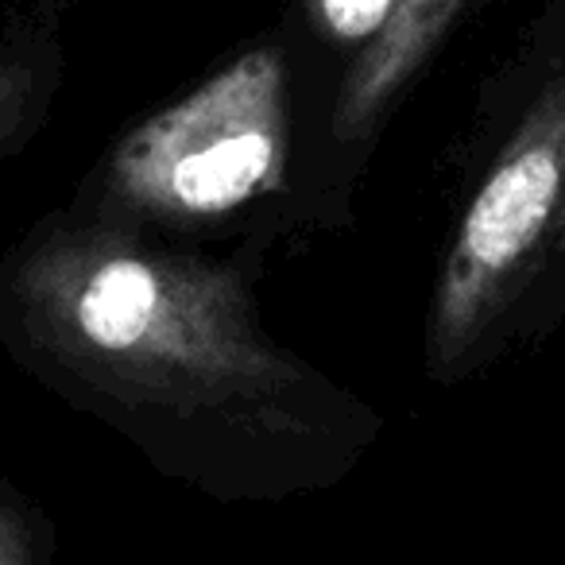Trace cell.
Instances as JSON below:
<instances>
[{
    "label": "cell",
    "instance_id": "5",
    "mask_svg": "<svg viewBox=\"0 0 565 565\" xmlns=\"http://www.w3.org/2000/svg\"><path fill=\"white\" fill-rule=\"evenodd\" d=\"M47 55L43 47L20 40L0 43V156L32 132L47 102Z\"/></svg>",
    "mask_w": 565,
    "mask_h": 565
},
{
    "label": "cell",
    "instance_id": "1",
    "mask_svg": "<svg viewBox=\"0 0 565 565\" xmlns=\"http://www.w3.org/2000/svg\"><path fill=\"white\" fill-rule=\"evenodd\" d=\"M4 302L58 369L171 423L291 434L318 399L315 372L259 333L236 275L117 228L40 233L12 259Z\"/></svg>",
    "mask_w": 565,
    "mask_h": 565
},
{
    "label": "cell",
    "instance_id": "6",
    "mask_svg": "<svg viewBox=\"0 0 565 565\" xmlns=\"http://www.w3.org/2000/svg\"><path fill=\"white\" fill-rule=\"evenodd\" d=\"M399 0H318L322 20L330 24V32L338 40H369L387 28V20L395 17Z\"/></svg>",
    "mask_w": 565,
    "mask_h": 565
},
{
    "label": "cell",
    "instance_id": "7",
    "mask_svg": "<svg viewBox=\"0 0 565 565\" xmlns=\"http://www.w3.org/2000/svg\"><path fill=\"white\" fill-rule=\"evenodd\" d=\"M0 565H35L32 542H28V526L12 508L0 503Z\"/></svg>",
    "mask_w": 565,
    "mask_h": 565
},
{
    "label": "cell",
    "instance_id": "4",
    "mask_svg": "<svg viewBox=\"0 0 565 565\" xmlns=\"http://www.w3.org/2000/svg\"><path fill=\"white\" fill-rule=\"evenodd\" d=\"M461 4L465 0H399L395 4V17L387 20V28L341 86L338 117H333L338 136L356 140L392 109L399 89L423 71Z\"/></svg>",
    "mask_w": 565,
    "mask_h": 565
},
{
    "label": "cell",
    "instance_id": "2",
    "mask_svg": "<svg viewBox=\"0 0 565 565\" xmlns=\"http://www.w3.org/2000/svg\"><path fill=\"white\" fill-rule=\"evenodd\" d=\"M282 167V58L275 51H248L182 102L140 120L113 148L105 198L132 217L194 225L275 190Z\"/></svg>",
    "mask_w": 565,
    "mask_h": 565
},
{
    "label": "cell",
    "instance_id": "3",
    "mask_svg": "<svg viewBox=\"0 0 565 565\" xmlns=\"http://www.w3.org/2000/svg\"><path fill=\"white\" fill-rule=\"evenodd\" d=\"M565 213V74L526 109L500 163L465 210L434 302L430 349L454 364L492 326L511 282Z\"/></svg>",
    "mask_w": 565,
    "mask_h": 565
}]
</instances>
